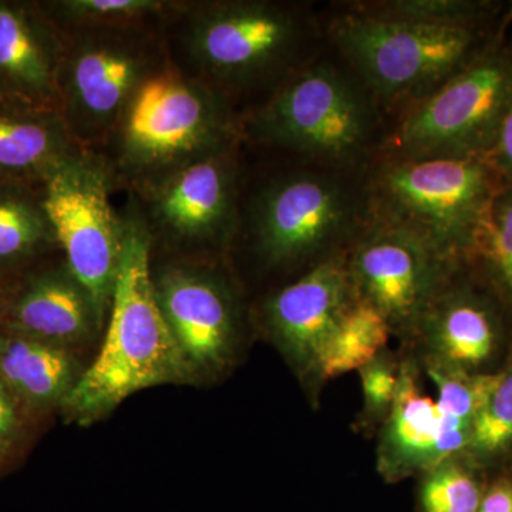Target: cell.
<instances>
[{"instance_id":"obj_28","label":"cell","mask_w":512,"mask_h":512,"mask_svg":"<svg viewBox=\"0 0 512 512\" xmlns=\"http://www.w3.org/2000/svg\"><path fill=\"white\" fill-rule=\"evenodd\" d=\"M350 8L383 18L407 20L441 28L470 29L478 6L457 0H377L348 3Z\"/></svg>"},{"instance_id":"obj_9","label":"cell","mask_w":512,"mask_h":512,"mask_svg":"<svg viewBox=\"0 0 512 512\" xmlns=\"http://www.w3.org/2000/svg\"><path fill=\"white\" fill-rule=\"evenodd\" d=\"M481 157L376 158L366 180L373 217L416 232L461 264L493 201Z\"/></svg>"},{"instance_id":"obj_11","label":"cell","mask_w":512,"mask_h":512,"mask_svg":"<svg viewBox=\"0 0 512 512\" xmlns=\"http://www.w3.org/2000/svg\"><path fill=\"white\" fill-rule=\"evenodd\" d=\"M512 100V70L500 57L470 62L397 114L376 158L480 157Z\"/></svg>"},{"instance_id":"obj_22","label":"cell","mask_w":512,"mask_h":512,"mask_svg":"<svg viewBox=\"0 0 512 512\" xmlns=\"http://www.w3.org/2000/svg\"><path fill=\"white\" fill-rule=\"evenodd\" d=\"M393 332L372 306L356 301L339 320L319 359V382L325 384L363 366L389 349Z\"/></svg>"},{"instance_id":"obj_16","label":"cell","mask_w":512,"mask_h":512,"mask_svg":"<svg viewBox=\"0 0 512 512\" xmlns=\"http://www.w3.org/2000/svg\"><path fill=\"white\" fill-rule=\"evenodd\" d=\"M400 355V379L389 417L377 431L376 468L387 484L410 477L454 456L436 397L427 392L424 372L413 350Z\"/></svg>"},{"instance_id":"obj_27","label":"cell","mask_w":512,"mask_h":512,"mask_svg":"<svg viewBox=\"0 0 512 512\" xmlns=\"http://www.w3.org/2000/svg\"><path fill=\"white\" fill-rule=\"evenodd\" d=\"M363 404L357 416L356 429L376 433L389 417L400 379V356L389 349L359 370Z\"/></svg>"},{"instance_id":"obj_30","label":"cell","mask_w":512,"mask_h":512,"mask_svg":"<svg viewBox=\"0 0 512 512\" xmlns=\"http://www.w3.org/2000/svg\"><path fill=\"white\" fill-rule=\"evenodd\" d=\"M477 512H512V477L501 476L485 485Z\"/></svg>"},{"instance_id":"obj_32","label":"cell","mask_w":512,"mask_h":512,"mask_svg":"<svg viewBox=\"0 0 512 512\" xmlns=\"http://www.w3.org/2000/svg\"><path fill=\"white\" fill-rule=\"evenodd\" d=\"M3 291H5V288L0 286V308H2Z\"/></svg>"},{"instance_id":"obj_10","label":"cell","mask_w":512,"mask_h":512,"mask_svg":"<svg viewBox=\"0 0 512 512\" xmlns=\"http://www.w3.org/2000/svg\"><path fill=\"white\" fill-rule=\"evenodd\" d=\"M116 191L106 157L92 150L64 161L43 184L47 215L64 261L92 293L106 320L126 235L123 214L111 201Z\"/></svg>"},{"instance_id":"obj_26","label":"cell","mask_w":512,"mask_h":512,"mask_svg":"<svg viewBox=\"0 0 512 512\" xmlns=\"http://www.w3.org/2000/svg\"><path fill=\"white\" fill-rule=\"evenodd\" d=\"M470 252L483 259L495 284L512 299V192L494 195L478 222Z\"/></svg>"},{"instance_id":"obj_17","label":"cell","mask_w":512,"mask_h":512,"mask_svg":"<svg viewBox=\"0 0 512 512\" xmlns=\"http://www.w3.org/2000/svg\"><path fill=\"white\" fill-rule=\"evenodd\" d=\"M63 47L40 0H0V100L57 110Z\"/></svg>"},{"instance_id":"obj_7","label":"cell","mask_w":512,"mask_h":512,"mask_svg":"<svg viewBox=\"0 0 512 512\" xmlns=\"http://www.w3.org/2000/svg\"><path fill=\"white\" fill-rule=\"evenodd\" d=\"M244 143L126 192L154 259L229 261L237 229Z\"/></svg>"},{"instance_id":"obj_20","label":"cell","mask_w":512,"mask_h":512,"mask_svg":"<svg viewBox=\"0 0 512 512\" xmlns=\"http://www.w3.org/2000/svg\"><path fill=\"white\" fill-rule=\"evenodd\" d=\"M80 375L69 349L0 328V379L30 413L62 407Z\"/></svg>"},{"instance_id":"obj_6","label":"cell","mask_w":512,"mask_h":512,"mask_svg":"<svg viewBox=\"0 0 512 512\" xmlns=\"http://www.w3.org/2000/svg\"><path fill=\"white\" fill-rule=\"evenodd\" d=\"M163 23L62 30L57 110L86 150L103 153L138 90L170 66Z\"/></svg>"},{"instance_id":"obj_13","label":"cell","mask_w":512,"mask_h":512,"mask_svg":"<svg viewBox=\"0 0 512 512\" xmlns=\"http://www.w3.org/2000/svg\"><path fill=\"white\" fill-rule=\"evenodd\" d=\"M151 279L165 322L194 375L224 372L234 360L245 319L244 295L228 261L151 258Z\"/></svg>"},{"instance_id":"obj_8","label":"cell","mask_w":512,"mask_h":512,"mask_svg":"<svg viewBox=\"0 0 512 512\" xmlns=\"http://www.w3.org/2000/svg\"><path fill=\"white\" fill-rule=\"evenodd\" d=\"M346 5L326 37L383 111L399 114L468 64L471 29L383 18Z\"/></svg>"},{"instance_id":"obj_5","label":"cell","mask_w":512,"mask_h":512,"mask_svg":"<svg viewBox=\"0 0 512 512\" xmlns=\"http://www.w3.org/2000/svg\"><path fill=\"white\" fill-rule=\"evenodd\" d=\"M241 143V119L227 101L170 63L138 90L101 154L128 192Z\"/></svg>"},{"instance_id":"obj_1","label":"cell","mask_w":512,"mask_h":512,"mask_svg":"<svg viewBox=\"0 0 512 512\" xmlns=\"http://www.w3.org/2000/svg\"><path fill=\"white\" fill-rule=\"evenodd\" d=\"M247 150L229 259L281 285L348 252L373 220L366 170L349 171ZM279 285V286H281Z\"/></svg>"},{"instance_id":"obj_12","label":"cell","mask_w":512,"mask_h":512,"mask_svg":"<svg viewBox=\"0 0 512 512\" xmlns=\"http://www.w3.org/2000/svg\"><path fill=\"white\" fill-rule=\"evenodd\" d=\"M348 264L357 301L375 308L404 346L460 269L416 232L376 217L349 249Z\"/></svg>"},{"instance_id":"obj_23","label":"cell","mask_w":512,"mask_h":512,"mask_svg":"<svg viewBox=\"0 0 512 512\" xmlns=\"http://www.w3.org/2000/svg\"><path fill=\"white\" fill-rule=\"evenodd\" d=\"M485 485L483 470L464 451L454 454L417 477V512H477Z\"/></svg>"},{"instance_id":"obj_31","label":"cell","mask_w":512,"mask_h":512,"mask_svg":"<svg viewBox=\"0 0 512 512\" xmlns=\"http://www.w3.org/2000/svg\"><path fill=\"white\" fill-rule=\"evenodd\" d=\"M493 146L498 167L512 175V100L500 121Z\"/></svg>"},{"instance_id":"obj_33","label":"cell","mask_w":512,"mask_h":512,"mask_svg":"<svg viewBox=\"0 0 512 512\" xmlns=\"http://www.w3.org/2000/svg\"><path fill=\"white\" fill-rule=\"evenodd\" d=\"M3 461H5V460H3V458H2V457H0V464H2V463H3Z\"/></svg>"},{"instance_id":"obj_4","label":"cell","mask_w":512,"mask_h":512,"mask_svg":"<svg viewBox=\"0 0 512 512\" xmlns=\"http://www.w3.org/2000/svg\"><path fill=\"white\" fill-rule=\"evenodd\" d=\"M121 214L126 235L106 335L62 404L64 416L82 426L103 419L140 390L195 376L158 306L146 232L127 205Z\"/></svg>"},{"instance_id":"obj_24","label":"cell","mask_w":512,"mask_h":512,"mask_svg":"<svg viewBox=\"0 0 512 512\" xmlns=\"http://www.w3.org/2000/svg\"><path fill=\"white\" fill-rule=\"evenodd\" d=\"M40 5L57 28L67 30L160 22L177 0H40Z\"/></svg>"},{"instance_id":"obj_19","label":"cell","mask_w":512,"mask_h":512,"mask_svg":"<svg viewBox=\"0 0 512 512\" xmlns=\"http://www.w3.org/2000/svg\"><path fill=\"white\" fill-rule=\"evenodd\" d=\"M83 150L59 111L0 100V184H45Z\"/></svg>"},{"instance_id":"obj_18","label":"cell","mask_w":512,"mask_h":512,"mask_svg":"<svg viewBox=\"0 0 512 512\" xmlns=\"http://www.w3.org/2000/svg\"><path fill=\"white\" fill-rule=\"evenodd\" d=\"M501 345V328L483 299L457 284L431 305L409 348L421 365H433L466 375L488 370ZM498 372V370H497Z\"/></svg>"},{"instance_id":"obj_3","label":"cell","mask_w":512,"mask_h":512,"mask_svg":"<svg viewBox=\"0 0 512 512\" xmlns=\"http://www.w3.org/2000/svg\"><path fill=\"white\" fill-rule=\"evenodd\" d=\"M383 113L342 60L316 56L241 117L242 141L255 153L365 171L386 137Z\"/></svg>"},{"instance_id":"obj_25","label":"cell","mask_w":512,"mask_h":512,"mask_svg":"<svg viewBox=\"0 0 512 512\" xmlns=\"http://www.w3.org/2000/svg\"><path fill=\"white\" fill-rule=\"evenodd\" d=\"M464 453L481 470L512 456V359L478 412Z\"/></svg>"},{"instance_id":"obj_21","label":"cell","mask_w":512,"mask_h":512,"mask_svg":"<svg viewBox=\"0 0 512 512\" xmlns=\"http://www.w3.org/2000/svg\"><path fill=\"white\" fill-rule=\"evenodd\" d=\"M62 255L47 215L43 184H0V286Z\"/></svg>"},{"instance_id":"obj_2","label":"cell","mask_w":512,"mask_h":512,"mask_svg":"<svg viewBox=\"0 0 512 512\" xmlns=\"http://www.w3.org/2000/svg\"><path fill=\"white\" fill-rule=\"evenodd\" d=\"M163 32L174 69L239 119L311 63L322 36L308 5L285 0H177Z\"/></svg>"},{"instance_id":"obj_14","label":"cell","mask_w":512,"mask_h":512,"mask_svg":"<svg viewBox=\"0 0 512 512\" xmlns=\"http://www.w3.org/2000/svg\"><path fill=\"white\" fill-rule=\"evenodd\" d=\"M348 252L330 256L292 281L271 289L255 309L269 338L312 397L318 396L322 387V350L339 320L357 301Z\"/></svg>"},{"instance_id":"obj_15","label":"cell","mask_w":512,"mask_h":512,"mask_svg":"<svg viewBox=\"0 0 512 512\" xmlns=\"http://www.w3.org/2000/svg\"><path fill=\"white\" fill-rule=\"evenodd\" d=\"M107 320L92 293L57 255L6 286L0 328L70 349L96 338Z\"/></svg>"},{"instance_id":"obj_29","label":"cell","mask_w":512,"mask_h":512,"mask_svg":"<svg viewBox=\"0 0 512 512\" xmlns=\"http://www.w3.org/2000/svg\"><path fill=\"white\" fill-rule=\"evenodd\" d=\"M30 413L0 379V457L15 453L28 429Z\"/></svg>"}]
</instances>
